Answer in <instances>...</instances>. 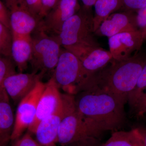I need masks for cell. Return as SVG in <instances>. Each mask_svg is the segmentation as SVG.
<instances>
[{
	"label": "cell",
	"instance_id": "obj_1",
	"mask_svg": "<svg viewBox=\"0 0 146 146\" xmlns=\"http://www.w3.org/2000/svg\"><path fill=\"white\" fill-rule=\"evenodd\" d=\"M146 63V55L141 53H137L125 60H114L93 75L88 89L93 86L98 87L125 104Z\"/></svg>",
	"mask_w": 146,
	"mask_h": 146
},
{
	"label": "cell",
	"instance_id": "obj_2",
	"mask_svg": "<svg viewBox=\"0 0 146 146\" xmlns=\"http://www.w3.org/2000/svg\"><path fill=\"white\" fill-rule=\"evenodd\" d=\"M76 108L104 132L121 128L126 120L123 102L108 92L93 86L75 97Z\"/></svg>",
	"mask_w": 146,
	"mask_h": 146
},
{
	"label": "cell",
	"instance_id": "obj_3",
	"mask_svg": "<svg viewBox=\"0 0 146 146\" xmlns=\"http://www.w3.org/2000/svg\"><path fill=\"white\" fill-rule=\"evenodd\" d=\"M94 35V16L91 8L83 6L65 21L59 33L53 37L63 47L100 46Z\"/></svg>",
	"mask_w": 146,
	"mask_h": 146
},
{
	"label": "cell",
	"instance_id": "obj_4",
	"mask_svg": "<svg viewBox=\"0 0 146 146\" xmlns=\"http://www.w3.org/2000/svg\"><path fill=\"white\" fill-rule=\"evenodd\" d=\"M92 76L74 54L64 48L52 77L59 89L74 95L84 90Z\"/></svg>",
	"mask_w": 146,
	"mask_h": 146
},
{
	"label": "cell",
	"instance_id": "obj_5",
	"mask_svg": "<svg viewBox=\"0 0 146 146\" xmlns=\"http://www.w3.org/2000/svg\"><path fill=\"white\" fill-rule=\"evenodd\" d=\"M104 132L96 123L79 112L75 106L60 123L57 143L65 146L87 137L100 139Z\"/></svg>",
	"mask_w": 146,
	"mask_h": 146
},
{
	"label": "cell",
	"instance_id": "obj_6",
	"mask_svg": "<svg viewBox=\"0 0 146 146\" xmlns=\"http://www.w3.org/2000/svg\"><path fill=\"white\" fill-rule=\"evenodd\" d=\"M32 38V52L29 62L34 72L42 76L54 72L59 59L61 49L60 43L54 37L37 29Z\"/></svg>",
	"mask_w": 146,
	"mask_h": 146
},
{
	"label": "cell",
	"instance_id": "obj_7",
	"mask_svg": "<svg viewBox=\"0 0 146 146\" xmlns=\"http://www.w3.org/2000/svg\"><path fill=\"white\" fill-rule=\"evenodd\" d=\"M63 104L56 112L41 121L34 134L41 145L48 146L57 142L58 131L64 117L75 106V97L68 94H62Z\"/></svg>",
	"mask_w": 146,
	"mask_h": 146
},
{
	"label": "cell",
	"instance_id": "obj_8",
	"mask_svg": "<svg viewBox=\"0 0 146 146\" xmlns=\"http://www.w3.org/2000/svg\"><path fill=\"white\" fill-rule=\"evenodd\" d=\"M46 83L39 80L33 89L18 103L15 117L11 141L20 138L28 129L36 115L37 104Z\"/></svg>",
	"mask_w": 146,
	"mask_h": 146
},
{
	"label": "cell",
	"instance_id": "obj_9",
	"mask_svg": "<svg viewBox=\"0 0 146 146\" xmlns=\"http://www.w3.org/2000/svg\"><path fill=\"white\" fill-rule=\"evenodd\" d=\"M78 0H59L56 5L39 22L36 29L54 37L64 23L80 9Z\"/></svg>",
	"mask_w": 146,
	"mask_h": 146
},
{
	"label": "cell",
	"instance_id": "obj_10",
	"mask_svg": "<svg viewBox=\"0 0 146 146\" xmlns=\"http://www.w3.org/2000/svg\"><path fill=\"white\" fill-rule=\"evenodd\" d=\"M59 89L52 77L46 83L38 101L35 117L28 129L29 132L34 133L41 121L53 114L61 107L63 99Z\"/></svg>",
	"mask_w": 146,
	"mask_h": 146
},
{
	"label": "cell",
	"instance_id": "obj_11",
	"mask_svg": "<svg viewBox=\"0 0 146 146\" xmlns=\"http://www.w3.org/2000/svg\"><path fill=\"white\" fill-rule=\"evenodd\" d=\"M63 48L74 54L81 61L84 68L91 75L114 60L110 52L100 46H73Z\"/></svg>",
	"mask_w": 146,
	"mask_h": 146
},
{
	"label": "cell",
	"instance_id": "obj_12",
	"mask_svg": "<svg viewBox=\"0 0 146 146\" xmlns=\"http://www.w3.org/2000/svg\"><path fill=\"white\" fill-rule=\"evenodd\" d=\"M144 41L140 30L119 33L108 38L109 51L114 60H125L137 53Z\"/></svg>",
	"mask_w": 146,
	"mask_h": 146
},
{
	"label": "cell",
	"instance_id": "obj_13",
	"mask_svg": "<svg viewBox=\"0 0 146 146\" xmlns=\"http://www.w3.org/2000/svg\"><path fill=\"white\" fill-rule=\"evenodd\" d=\"M139 30L134 12L124 11L114 13L104 20L95 32V34L109 38L116 35Z\"/></svg>",
	"mask_w": 146,
	"mask_h": 146
},
{
	"label": "cell",
	"instance_id": "obj_14",
	"mask_svg": "<svg viewBox=\"0 0 146 146\" xmlns=\"http://www.w3.org/2000/svg\"><path fill=\"white\" fill-rule=\"evenodd\" d=\"M42 77L34 72L15 73L6 79L4 87L9 98L15 104L19 103L33 89Z\"/></svg>",
	"mask_w": 146,
	"mask_h": 146
},
{
	"label": "cell",
	"instance_id": "obj_15",
	"mask_svg": "<svg viewBox=\"0 0 146 146\" xmlns=\"http://www.w3.org/2000/svg\"><path fill=\"white\" fill-rule=\"evenodd\" d=\"M10 29L13 34L31 35L36 29L40 19L31 13L25 4L9 9Z\"/></svg>",
	"mask_w": 146,
	"mask_h": 146
},
{
	"label": "cell",
	"instance_id": "obj_16",
	"mask_svg": "<svg viewBox=\"0 0 146 146\" xmlns=\"http://www.w3.org/2000/svg\"><path fill=\"white\" fill-rule=\"evenodd\" d=\"M11 57L20 72L26 69L32 52V38L31 35H18L12 33Z\"/></svg>",
	"mask_w": 146,
	"mask_h": 146
},
{
	"label": "cell",
	"instance_id": "obj_17",
	"mask_svg": "<svg viewBox=\"0 0 146 146\" xmlns=\"http://www.w3.org/2000/svg\"><path fill=\"white\" fill-rule=\"evenodd\" d=\"M15 117L7 94L0 96V146H7L11 141Z\"/></svg>",
	"mask_w": 146,
	"mask_h": 146
},
{
	"label": "cell",
	"instance_id": "obj_18",
	"mask_svg": "<svg viewBox=\"0 0 146 146\" xmlns=\"http://www.w3.org/2000/svg\"><path fill=\"white\" fill-rule=\"evenodd\" d=\"M94 32L96 31L102 23L111 14L121 9V0H97L94 5Z\"/></svg>",
	"mask_w": 146,
	"mask_h": 146
},
{
	"label": "cell",
	"instance_id": "obj_19",
	"mask_svg": "<svg viewBox=\"0 0 146 146\" xmlns=\"http://www.w3.org/2000/svg\"><path fill=\"white\" fill-rule=\"evenodd\" d=\"M101 146H143L135 128L127 131H116Z\"/></svg>",
	"mask_w": 146,
	"mask_h": 146
},
{
	"label": "cell",
	"instance_id": "obj_20",
	"mask_svg": "<svg viewBox=\"0 0 146 146\" xmlns=\"http://www.w3.org/2000/svg\"><path fill=\"white\" fill-rule=\"evenodd\" d=\"M146 93V63L144 66L135 88L129 96L127 102L131 110L134 111L139 100Z\"/></svg>",
	"mask_w": 146,
	"mask_h": 146
},
{
	"label": "cell",
	"instance_id": "obj_21",
	"mask_svg": "<svg viewBox=\"0 0 146 146\" xmlns=\"http://www.w3.org/2000/svg\"><path fill=\"white\" fill-rule=\"evenodd\" d=\"M15 66L10 58L0 57V96L7 94L4 87V82L9 76L16 73Z\"/></svg>",
	"mask_w": 146,
	"mask_h": 146
},
{
	"label": "cell",
	"instance_id": "obj_22",
	"mask_svg": "<svg viewBox=\"0 0 146 146\" xmlns=\"http://www.w3.org/2000/svg\"><path fill=\"white\" fill-rule=\"evenodd\" d=\"M12 35L11 30L0 23V55L11 57Z\"/></svg>",
	"mask_w": 146,
	"mask_h": 146
},
{
	"label": "cell",
	"instance_id": "obj_23",
	"mask_svg": "<svg viewBox=\"0 0 146 146\" xmlns=\"http://www.w3.org/2000/svg\"><path fill=\"white\" fill-rule=\"evenodd\" d=\"M121 9L124 11L135 12L146 5V0H121Z\"/></svg>",
	"mask_w": 146,
	"mask_h": 146
},
{
	"label": "cell",
	"instance_id": "obj_24",
	"mask_svg": "<svg viewBox=\"0 0 146 146\" xmlns=\"http://www.w3.org/2000/svg\"><path fill=\"white\" fill-rule=\"evenodd\" d=\"M12 142V146H42L32 137L29 132Z\"/></svg>",
	"mask_w": 146,
	"mask_h": 146
},
{
	"label": "cell",
	"instance_id": "obj_25",
	"mask_svg": "<svg viewBox=\"0 0 146 146\" xmlns=\"http://www.w3.org/2000/svg\"><path fill=\"white\" fill-rule=\"evenodd\" d=\"M59 0H41V11L39 18L42 20L57 4Z\"/></svg>",
	"mask_w": 146,
	"mask_h": 146
},
{
	"label": "cell",
	"instance_id": "obj_26",
	"mask_svg": "<svg viewBox=\"0 0 146 146\" xmlns=\"http://www.w3.org/2000/svg\"><path fill=\"white\" fill-rule=\"evenodd\" d=\"M102 143L99 138L87 137L65 146H101Z\"/></svg>",
	"mask_w": 146,
	"mask_h": 146
},
{
	"label": "cell",
	"instance_id": "obj_27",
	"mask_svg": "<svg viewBox=\"0 0 146 146\" xmlns=\"http://www.w3.org/2000/svg\"><path fill=\"white\" fill-rule=\"evenodd\" d=\"M24 4L32 13L40 19L41 0H24Z\"/></svg>",
	"mask_w": 146,
	"mask_h": 146
},
{
	"label": "cell",
	"instance_id": "obj_28",
	"mask_svg": "<svg viewBox=\"0 0 146 146\" xmlns=\"http://www.w3.org/2000/svg\"><path fill=\"white\" fill-rule=\"evenodd\" d=\"M136 22L138 29L143 33L146 25V5L137 11Z\"/></svg>",
	"mask_w": 146,
	"mask_h": 146
},
{
	"label": "cell",
	"instance_id": "obj_29",
	"mask_svg": "<svg viewBox=\"0 0 146 146\" xmlns=\"http://www.w3.org/2000/svg\"><path fill=\"white\" fill-rule=\"evenodd\" d=\"M133 112L138 117L146 115V93L139 100Z\"/></svg>",
	"mask_w": 146,
	"mask_h": 146
},
{
	"label": "cell",
	"instance_id": "obj_30",
	"mask_svg": "<svg viewBox=\"0 0 146 146\" xmlns=\"http://www.w3.org/2000/svg\"><path fill=\"white\" fill-rule=\"evenodd\" d=\"M0 23L10 29L9 13L0 1Z\"/></svg>",
	"mask_w": 146,
	"mask_h": 146
},
{
	"label": "cell",
	"instance_id": "obj_31",
	"mask_svg": "<svg viewBox=\"0 0 146 146\" xmlns=\"http://www.w3.org/2000/svg\"><path fill=\"white\" fill-rule=\"evenodd\" d=\"M138 131L143 146H146V127L144 126H138L135 127Z\"/></svg>",
	"mask_w": 146,
	"mask_h": 146
},
{
	"label": "cell",
	"instance_id": "obj_32",
	"mask_svg": "<svg viewBox=\"0 0 146 146\" xmlns=\"http://www.w3.org/2000/svg\"><path fill=\"white\" fill-rule=\"evenodd\" d=\"M6 1L9 9L16 6L22 5L24 3V0H6Z\"/></svg>",
	"mask_w": 146,
	"mask_h": 146
},
{
	"label": "cell",
	"instance_id": "obj_33",
	"mask_svg": "<svg viewBox=\"0 0 146 146\" xmlns=\"http://www.w3.org/2000/svg\"><path fill=\"white\" fill-rule=\"evenodd\" d=\"M83 4V6L86 8H91L94 6L97 0H81Z\"/></svg>",
	"mask_w": 146,
	"mask_h": 146
},
{
	"label": "cell",
	"instance_id": "obj_34",
	"mask_svg": "<svg viewBox=\"0 0 146 146\" xmlns=\"http://www.w3.org/2000/svg\"><path fill=\"white\" fill-rule=\"evenodd\" d=\"M143 39L144 40H146V25L145 28V30H144V31L143 32Z\"/></svg>",
	"mask_w": 146,
	"mask_h": 146
},
{
	"label": "cell",
	"instance_id": "obj_35",
	"mask_svg": "<svg viewBox=\"0 0 146 146\" xmlns=\"http://www.w3.org/2000/svg\"><path fill=\"white\" fill-rule=\"evenodd\" d=\"M48 146H56V144H54V145H51Z\"/></svg>",
	"mask_w": 146,
	"mask_h": 146
}]
</instances>
